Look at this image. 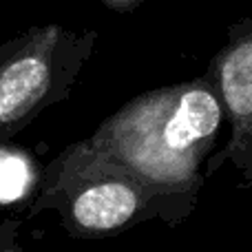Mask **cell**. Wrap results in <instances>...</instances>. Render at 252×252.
Segmentation results:
<instances>
[{
	"mask_svg": "<svg viewBox=\"0 0 252 252\" xmlns=\"http://www.w3.org/2000/svg\"><path fill=\"white\" fill-rule=\"evenodd\" d=\"M223 122L219 95L208 78L148 91L102 122L78 146L128 173L164 197L195 195L199 164Z\"/></svg>",
	"mask_w": 252,
	"mask_h": 252,
	"instance_id": "1",
	"label": "cell"
},
{
	"mask_svg": "<svg viewBox=\"0 0 252 252\" xmlns=\"http://www.w3.org/2000/svg\"><path fill=\"white\" fill-rule=\"evenodd\" d=\"M95 38V31L75 35L49 22L0 47V144L69 95Z\"/></svg>",
	"mask_w": 252,
	"mask_h": 252,
	"instance_id": "2",
	"label": "cell"
},
{
	"mask_svg": "<svg viewBox=\"0 0 252 252\" xmlns=\"http://www.w3.org/2000/svg\"><path fill=\"white\" fill-rule=\"evenodd\" d=\"M56 168L60 173L35 210L60 199L62 221L75 237L113 235L133 223L139 213H148L151 201L164 197L124 170L91 157L78 144L62 155Z\"/></svg>",
	"mask_w": 252,
	"mask_h": 252,
	"instance_id": "3",
	"label": "cell"
},
{
	"mask_svg": "<svg viewBox=\"0 0 252 252\" xmlns=\"http://www.w3.org/2000/svg\"><path fill=\"white\" fill-rule=\"evenodd\" d=\"M210 78L217 84V95L223 113L230 120V139L221 153L213 157L206 175L215 173L230 159L244 173L246 182L252 179V22L244 18L230 27L228 42L213 58Z\"/></svg>",
	"mask_w": 252,
	"mask_h": 252,
	"instance_id": "4",
	"label": "cell"
},
{
	"mask_svg": "<svg viewBox=\"0 0 252 252\" xmlns=\"http://www.w3.org/2000/svg\"><path fill=\"white\" fill-rule=\"evenodd\" d=\"M35 182L31 159L20 151L0 146V206L18 201Z\"/></svg>",
	"mask_w": 252,
	"mask_h": 252,
	"instance_id": "5",
	"label": "cell"
},
{
	"mask_svg": "<svg viewBox=\"0 0 252 252\" xmlns=\"http://www.w3.org/2000/svg\"><path fill=\"white\" fill-rule=\"evenodd\" d=\"M102 2H104L109 9H113V11L128 13V11H133V9H137L144 0H102Z\"/></svg>",
	"mask_w": 252,
	"mask_h": 252,
	"instance_id": "6",
	"label": "cell"
},
{
	"mask_svg": "<svg viewBox=\"0 0 252 252\" xmlns=\"http://www.w3.org/2000/svg\"><path fill=\"white\" fill-rule=\"evenodd\" d=\"M0 252H18L16 248H9V246H2V248H0Z\"/></svg>",
	"mask_w": 252,
	"mask_h": 252,
	"instance_id": "7",
	"label": "cell"
}]
</instances>
